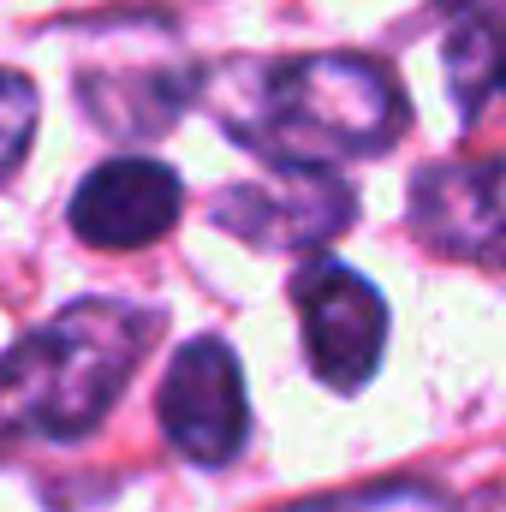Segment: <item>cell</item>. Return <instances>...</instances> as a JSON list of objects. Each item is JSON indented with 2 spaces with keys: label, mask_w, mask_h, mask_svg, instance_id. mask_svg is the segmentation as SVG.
<instances>
[{
  "label": "cell",
  "mask_w": 506,
  "mask_h": 512,
  "mask_svg": "<svg viewBox=\"0 0 506 512\" xmlns=\"http://www.w3.org/2000/svg\"><path fill=\"white\" fill-rule=\"evenodd\" d=\"M358 215V197L346 179L322 173V167H280L268 179L233 185L215 197V227L245 239L251 251L274 256H298V251H322L334 233H346Z\"/></svg>",
  "instance_id": "5"
},
{
  "label": "cell",
  "mask_w": 506,
  "mask_h": 512,
  "mask_svg": "<svg viewBox=\"0 0 506 512\" xmlns=\"http://www.w3.org/2000/svg\"><path fill=\"white\" fill-rule=\"evenodd\" d=\"M292 304L304 322V358L316 370V382L334 393H358L370 387L387 352V304L381 292L340 262H310L292 280Z\"/></svg>",
  "instance_id": "3"
},
{
  "label": "cell",
  "mask_w": 506,
  "mask_h": 512,
  "mask_svg": "<svg viewBox=\"0 0 506 512\" xmlns=\"http://www.w3.org/2000/svg\"><path fill=\"white\" fill-rule=\"evenodd\" d=\"M197 96V78L191 72H131V78H114V72H84V114L96 126L114 131H161L185 102Z\"/></svg>",
  "instance_id": "9"
},
{
  "label": "cell",
  "mask_w": 506,
  "mask_h": 512,
  "mask_svg": "<svg viewBox=\"0 0 506 512\" xmlns=\"http://www.w3.org/2000/svg\"><path fill=\"white\" fill-rule=\"evenodd\" d=\"M161 429L167 441L203 465V471H221L245 453L251 441V399H245V376H239V358L227 340H191L173 352L167 376H161Z\"/></svg>",
  "instance_id": "4"
},
{
  "label": "cell",
  "mask_w": 506,
  "mask_h": 512,
  "mask_svg": "<svg viewBox=\"0 0 506 512\" xmlns=\"http://www.w3.org/2000/svg\"><path fill=\"white\" fill-rule=\"evenodd\" d=\"M155 310L126 298H78L0 358V453L24 441H84L137 376Z\"/></svg>",
  "instance_id": "2"
},
{
  "label": "cell",
  "mask_w": 506,
  "mask_h": 512,
  "mask_svg": "<svg viewBox=\"0 0 506 512\" xmlns=\"http://www.w3.org/2000/svg\"><path fill=\"white\" fill-rule=\"evenodd\" d=\"M411 227L441 256L506 268V155L423 167L411 185Z\"/></svg>",
  "instance_id": "6"
},
{
  "label": "cell",
  "mask_w": 506,
  "mask_h": 512,
  "mask_svg": "<svg viewBox=\"0 0 506 512\" xmlns=\"http://www.w3.org/2000/svg\"><path fill=\"white\" fill-rule=\"evenodd\" d=\"M280 512H459L453 495L429 489V483H370L352 495H322V501H298Z\"/></svg>",
  "instance_id": "10"
},
{
  "label": "cell",
  "mask_w": 506,
  "mask_h": 512,
  "mask_svg": "<svg viewBox=\"0 0 506 512\" xmlns=\"http://www.w3.org/2000/svg\"><path fill=\"white\" fill-rule=\"evenodd\" d=\"M203 102L233 143L256 149L274 167L370 161L411 126L399 78L364 54H292V60H227Z\"/></svg>",
  "instance_id": "1"
},
{
  "label": "cell",
  "mask_w": 506,
  "mask_h": 512,
  "mask_svg": "<svg viewBox=\"0 0 506 512\" xmlns=\"http://www.w3.org/2000/svg\"><path fill=\"white\" fill-rule=\"evenodd\" d=\"M447 84L465 120L506 114V0H441Z\"/></svg>",
  "instance_id": "8"
},
{
  "label": "cell",
  "mask_w": 506,
  "mask_h": 512,
  "mask_svg": "<svg viewBox=\"0 0 506 512\" xmlns=\"http://www.w3.org/2000/svg\"><path fill=\"white\" fill-rule=\"evenodd\" d=\"M179 209L185 191L173 167L149 155H120L84 173V185L72 191V233L96 251H143L173 233Z\"/></svg>",
  "instance_id": "7"
},
{
  "label": "cell",
  "mask_w": 506,
  "mask_h": 512,
  "mask_svg": "<svg viewBox=\"0 0 506 512\" xmlns=\"http://www.w3.org/2000/svg\"><path fill=\"white\" fill-rule=\"evenodd\" d=\"M36 84L24 72H0V179H12L36 137Z\"/></svg>",
  "instance_id": "11"
}]
</instances>
